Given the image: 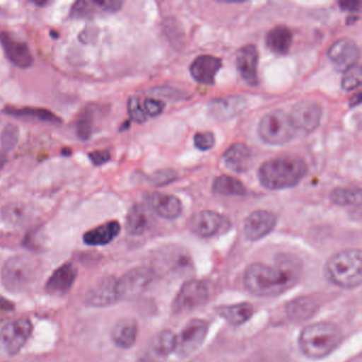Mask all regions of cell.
<instances>
[{"mask_svg": "<svg viewBox=\"0 0 362 362\" xmlns=\"http://www.w3.org/2000/svg\"><path fill=\"white\" fill-rule=\"evenodd\" d=\"M360 103H361V94H357L351 99L349 105H351V107H357V105H360Z\"/></svg>", "mask_w": 362, "mask_h": 362, "instance_id": "cell-47", "label": "cell"}, {"mask_svg": "<svg viewBox=\"0 0 362 362\" xmlns=\"http://www.w3.org/2000/svg\"><path fill=\"white\" fill-rule=\"evenodd\" d=\"M209 289L203 281L190 279L182 286L173 302L175 313H185L202 306L209 298Z\"/></svg>", "mask_w": 362, "mask_h": 362, "instance_id": "cell-11", "label": "cell"}, {"mask_svg": "<svg viewBox=\"0 0 362 362\" xmlns=\"http://www.w3.org/2000/svg\"><path fill=\"white\" fill-rule=\"evenodd\" d=\"M120 233L118 221H109L103 226H97L84 234L83 240L88 245H105L114 240Z\"/></svg>", "mask_w": 362, "mask_h": 362, "instance_id": "cell-26", "label": "cell"}, {"mask_svg": "<svg viewBox=\"0 0 362 362\" xmlns=\"http://www.w3.org/2000/svg\"><path fill=\"white\" fill-rule=\"evenodd\" d=\"M247 103L241 96H228L216 98L207 105L209 114L218 122H226L240 115L247 109Z\"/></svg>", "mask_w": 362, "mask_h": 362, "instance_id": "cell-16", "label": "cell"}, {"mask_svg": "<svg viewBox=\"0 0 362 362\" xmlns=\"http://www.w3.org/2000/svg\"><path fill=\"white\" fill-rule=\"evenodd\" d=\"M0 44L3 46L6 56L12 64L22 69L33 66V56L31 54L30 48L24 41H21L11 33L1 31L0 33Z\"/></svg>", "mask_w": 362, "mask_h": 362, "instance_id": "cell-14", "label": "cell"}, {"mask_svg": "<svg viewBox=\"0 0 362 362\" xmlns=\"http://www.w3.org/2000/svg\"><path fill=\"white\" fill-rule=\"evenodd\" d=\"M8 163V154L6 152L0 151V170L5 168Z\"/></svg>", "mask_w": 362, "mask_h": 362, "instance_id": "cell-46", "label": "cell"}, {"mask_svg": "<svg viewBox=\"0 0 362 362\" xmlns=\"http://www.w3.org/2000/svg\"><path fill=\"white\" fill-rule=\"evenodd\" d=\"M117 279L114 277L103 279L86 294V302L93 307H105L120 300L116 288Z\"/></svg>", "mask_w": 362, "mask_h": 362, "instance_id": "cell-20", "label": "cell"}, {"mask_svg": "<svg viewBox=\"0 0 362 362\" xmlns=\"http://www.w3.org/2000/svg\"><path fill=\"white\" fill-rule=\"evenodd\" d=\"M40 274L41 264L26 256H18L8 260L1 272L4 285L16 293L30 289L39 279Z\"/></svg>", "mask_w": 362, "mask_h": 362, "instance_id": "cell-5", "label": "cell"}, {"mask_svg": "<svg viewBox=\"0 0 362 362\" xmlns=\"http://www.w3.org/2000/svg\"><path fill=\"white\" fill-rule=\"evenodd\" d=\"M194 143L200 151H209L215 146L216 139L211 132H201L194 135Z\"/></svg>", "mask_w": 362, "mask_h": 362, "instance_id": "cell-39", "label": "cell"}, {"mask_svg": "<svg viewBox=\"0 0 362 362\" xmlns=\"http://www.w3.org/2000/svg\"><path fill=\"white\" fill-rule=\"evenodd\" d=\"M94 111L86 107L81 114L77 122V135L81 141H88L92 136L94 129Z\"/></svg>", "mask_w": 362, "mask_h": 362, "instance_id": "cell-35", "label": "cell"}, {"mask_svg": "<svg viewBox=\"0 0 362 362\" xmlns=\"http://www.w3.org/2000/svg\"><path fill=\"white\" fill-rule=\"evenodd\" d=\"M300 264L296 258L279 256L273 266L255 262L243 276L245 288L258 296H275L294 286L300 279Z\"/></svg>", "mask_w": 362, "mask_h": 362, "instance_id": "cell-1", "label": "cell"}, {"mask_svg": "<svg viewBox=\"0 0 362 362\" xmlns=\"http://www.w3.org/2000/svg\"><path fill=\"white\" fill-rule=\"evenodd\" d=\"M325 275L330 283L339 287H358L362 281L361 251L346 250L334 254L326 262Z\"/></svg>", "mask_w": 362, "mask_h": 362, "instance_id": "cell-4", "label": "cell"}, {"mask_svg": "<svg viewBox=\"0 0 362 362\" xmlns=\"http://www.w3.org/2000/svg\"><path fill=\"white\" fill-rule=\"evenodd\" d=\"M218 315L234 326L247 323L253 315V307L249 303H239L234 305H223L218 307Z\"/></svg>", "mask_w": 362, "mask_h": 362, "instance_id": "cell-28", "label": "cell"}, {"mask_svg": "<svg viewBox=\"0 0 362 362\" xmlns=\"http://www.w3.org/2000/svg\"><path fill=\"white\" fill-rule=\"evenodd\" d=\"M177 334L171 330H164L156 334L151 343V349L160 357H167L175 351Z\"/></svg>", "mask_w": 362, "mask_h": 362, "instance_id": "cell-32", "label": "cell"}, {"mask_svg": "<svg viewBox=\"0 0 362 362\" xmlns=\"http://www.w3.org/2000/svg\"><path fill=\"white\" fill-rule=\"evenodd\" d=\"M77 275L78 270L75 264H71V262L63 264L60 268L57 269L54 274L48 279L47 284H46V290L52 296H65L69 293V290L75 284Z\"/></svg>", "mask_w": 362, "mask_h": 362, "instance_id": "cell-19", "label": "cell"}, {"mask_svg": "<svg viewBox=\"0 0 362 362\" xmlns=\"http://www.w3.org/2000/svg\"><path fill=\"white\" fill-rule=\"evenodd\" d=\"M33 323L28 319H18L8 323L0 332V343L8 355L20 353L33 332Z\"/></svg>", "mask_w": 362, "mask_h": 362, "instance_id": "cell-8", "label": "cell"}, {"mask_svg": "<svg viewBox=\"0 0 362 362\" xmlns=\"http://www.w3.org/2000/svg\"><path fill=\"white\" fill-rule=\"evenodd\" d=\"M230 223L224 216L213 211H202L194 214L188 220V228L201 238H211L226 232Z\"/></svg>", "mask_w": 362, "mask_h": 362, "instance_id": "cell-7", "label": "cell"}, {"mask_svg": "<svg viewBox=\"0 0 362 362\" xmlns=\"http://www.w3.org/2000/svg\"><path fill=\"white\" fill-rule=\"evenodd\" d=\"M20 128L16 124H7L0 135V143H1L3 151L7 153L16 149L20 141Z\"/></svg>", "mask_w": 362, "mask_h": 362, "instance_id": "cell-36", "label": "cell"}, {"mask_svg": "<svg viewBox=\"0 0 362 362\" xmlns=\"http://www.w3.org/2000/svg\"><path fill=\"white\" fill-rule=\"evenodd\" d=\"M307 171L308 167L302 158L281 156L264 163L258 170V179L267 189H287L298 185Z\"/></svg>", "mask_w": 362, "mask_h": 362, "instance_id": "cell-2", "label": "cell"}, {"mask_svg": "<svg viewBox=\"0 0 362 362\" xmlns=\"http://www.w3.org/2000/svg\"><path fill=\"white\" fill-rule=\"evenodd\" d=\"M361 69L356 65V66L351 67V69L345 71L344 77L342 78V81H341V86H342V90L351 92V90L359 88L361 86Z\"/></svg>", "mask_w": 362, "mask_h": 362, "instance_id": "cell-37", "label": "cell"}, {"mask_svg": "<svg viewBox=\"0 0 362 362\" xmlns=\"http://www.w3.org/2000/svg\"><path fill=\"white\" fill-rule=\"evenodd\" d=\"M317 311V304L309 298H300L287 305V315L291 321H306Z\"/></svg>", "mask_w": 362, "mask_h": 362, "instance_id": "cell-29", "label": "cell"}, {"mask_svg": "<svg viewBox=\"0 0 362 362\" xmlns=\"http://www.w3.org/2000/svg\"><path fill=\"white\" fill-rule=\"evenodd\" d=\"M258 59L259 54L257 48L252 44L243 46L237 52L236 67L247 86H256L259 82L257 74Z\"/></svg>", "mask_w": 362, "mask_h": 362, "instance_id": "cell-17", "label": "cell"}, {"mask_svg": "<svg viewBox=\"0 0 362 362\" xmlns=\"http://www.w3.org/2000/svg\"><path fill=\"white\" fill-rule=\"evenodd\" d=\"M4 113L8 115L16 116V117H33L41 120V122H52V124H60L62 122L60 117L52 113L47 109L42 107H20L16 109L13 107H8L4 110Z\"/></svg>", "mask_w": 362, "mask_h": 362, "instance_id": "cell-30", "label": "cell"}, {"mask_svg": "<svg viewBox=\"0 0 362 362\" xmlns=\"http://www.w3.org/2000/svg\"><path fill=\"white\" fill-rule=\"evenodd\" d=\"M177 175L175 171L167 169V170H160L156 173L153 177V182L156 185L164 186L173 183V181L177 180Z\"/></svg>", "mask_w": 362, "mask_h": 362, "instance_id": "cell-41", "label": "cell"}, {"mask_svg": "<svg viewBox=\"0 0 362 362\" xmlns=\"http://www.w3.org/2000/svg\"><path fill=\"white\" fill-rule=\"evenodd\" d=\"M139 332L137 322L132 317L120 320L114 326L112 339L117 346L129 349L134 345Z\"/></svg>", "mask_w": 362, "mask_h": 362, "instance_id": "cell-25", "label": "cell"}, {"mask_svg": "<svg viewBox=\"0 0 362 362\" xmlns=\"http://www.w3.org/2000/svg\"><path fill=\"white\" fill-rule=\"evenodd\" d=\"M88 158L95 166H103L111 160L112 156L107 150H96L88 154Z\"/></svg>", "mask_w": 362, "mask_h": 362, "instance_id": "cell-42", "label": "cell"}, {"mask_svg": "<svg viewBox=\"0 0 362 362\" xmlns=\"http://www.w3.org/2000/svg\"><path fill=\"white\" fill-rule=\"evenodd\" d=\"M152 224V216L149 209L143 204H134L127 217L126 228L129 234L141 236L145 234Z\"/></svg>", "mask_w": 362, "mask_h": 362, "instance_id": "cell-24", "label": "cell"}, {"mask_svg": "<svg viewBox=\"0 0 362 362\" xmlns=\"http://www.w3.org/2000/svg\"><path fill=\"white\" fill-rule=\"evenodd\" d=\"M276 216L269 211H255L247 216L243 226L245 238L257 241L270 234L276 226Z\"/></svg>", "mask_w": 362, "mask_h": 362, "instance_id": "cell-15", "label": "cell"}, {"mask_svg": "<svg viewBox=\"0 0 362 362\" xmlns=\"http://www.w3.org/2000/svg\"><path fill=\"white\" fill-rule=\"evenodd\" d=\"M128 113L131 119L137 124H144L147 120V115L144 112L139 99L132 96L128 100Z\"/></svg>", "mask_w": 362, "mask_h": 362, "instance_id": "cell-38", "label": "cell"}, {"mask_svg": "<svg viewBox=\"0 0 362 362\" xmlns=\"http://www.w3.org/2000/svg\"><path fill=\"white\" fill-rule=\"evenodd\" d=\"M223 163L233 173H247L252 166L251 150L245 144H234L224 152Z\"/></svg>", "mask_w": 362, "mask_h": 362, "instance_id": "cell-22", "label": "cell"}, {"mask_svg": "<svg viewBox=\"0 0 362 362\" xmlns=\"http://www.w3.org/2000/svg\"><path fill=\"white\" fill-rule=\"evenodd\" d=\"M1 215L7 223L11 226H22L28 220L30 213L27 205L22 203H11L4 207Z\"/></svg>", "mask_w": 362, "mask_h": 362, "instance_id": "cell-34", "label": "cell"}, {"mask_svg": "<svg viewBox=\"0 0 362 362\" xmlns=\"http://www.w3.org/2000/svg\"><path fill=\"white\" fill-rule=\"evenodd\" d=\"M150 206L160 217L167 220L177 219L181 216L183 206L179 198L173 194L154 192L150 198Z\"/></svg>", "mask_w": 362, "mask_h": 362, "instance_id": "cell-23", "label": "cell"}, {"mask_svg": "<svg viewBox=\"0 0 362 362\" xmlns=\"http://www.w3.org/2000/svg\"><path fill=\"white\" fill-rule=\"evenodd\" d=\"M330 201L340 206L360 204L361 190L359 188H336L330 192Z\"/></svg>", "mask_w": 362, "mask_h": 362, "instance_id": "cell-33", "label": "cell"}, {"mask_svg": "<svg viewBox=\"0 0 362 362\" xmlns=\"http://www.w3.org/2000/svg\"><path fill=\"white\" fill-rule=\"evenodd\" d=\"M293 42V35L288 27L276 26L269 31L266 37L267 47L274 54H288Z\"/></svg>", "mask_w": 362, "mask_h": 362, "instance_id": "cell-27", "label": "cell"}, {"mask_svg": "<svg viewBox=\"0 0 362 362\" xmlns=\"http://www.w3.org/2000/svg\"><path fill=\"white\" fill-rule=\"evenodd\" d=\"M13 305H12L9 300H7L6 298L0 296V309H3V310L12 311L13 310Z\"/></svg>", "mask_w": 362, "mask_h": 362, "instance_id": "cell-45", "label": "cell"}, {"mask_svg": "<svg viewBox=\"0 0 362 362\" xmlns=\"http://www.w3.org/2000/svg\"><path fill=\"white\" fill-rule=\"evenodd\" d=\"M296 130L309 134L317 130L322 117V109L317 103L302 101L294 105L289 115Z\"/></svg>", "mask_w": 362, "mask_h": 362, "instance_id": "cell-13", "label": "cell"}, {"mask_svg": "<svg viewBox=\"0 0 362 362\" xmlns=\"http://www.w3.org/2000/svg\"><path fill=\"white\" fill-rule=\"evenodd\" d=\"M296 131L289 115L277 110L264 115L258 126L260 139L272 146L289 143L296 135Z\"/></svg>", "mask_w": 362, "mask_h": 362, "instance_id": "cell-6", "label": "cell"}, {"mask_svg": "<svg viewBox=\"0 0 362 362\" xmlns=\"http://www.w3.org/2000/svg\"><path fill=\"white\" fill-rule=\"evenodd\" d=\"M342 341L340 328L330 322H315L300 332V351L311 359H322L332 353Z\"/></svg>", "mask_w": 362, "mask_h": 362, "instance_id": "cell-3", "label": "cell"}, {"mask_svg": "<svg viewBox=\"0 0 362 362\" xmlns=\"http://www.w3.org/2000/svg\"><path fill=\"white\" fill-rule=\"evenodd\" d=\"M222 67L219 58L213 56H200L190 65V74L197 82L206 86L215 83L216 76Z\"/></svg>", "mask_w": 362, "mask_h": 362, "instance_id": "cell-21", "label": "cell"}, {"mask_svg": "<svg viewBox=\"0 0 362 362\" xmlns=\"http://www.w3.org/2000/svg\"><path fill=\"white\" fill-rule=\"evenodd\" d=\"M339 6L341 9L347 10V11L359 12L361 8V4L359 1H343V3H339Z\"/></svg>", "mask_w": 362, "mask_h": 362, "instance_id": "cell-44", "label": "cell"}, {"mask_svg": "<svg viewBox=\"0 0 362 362\" xmlns=\"http://www.w3.org/2000/svg\"><path fill=\"white\" fill-rule=\"evenodd\" d=\"M152 279H153V272L151 269L147 267L132 269L117 279L116 288H117L118 296L120 300L135 298L147 289Z\"/></svg>", "mask_w": 362, "mask_h": 362, "instance_id": "cell-10", "label": "cell"}, {"mask_svg": "<svg viewBox=\"0 0 362 362\" xmlns=\"http://www.w3.org/2000/svg\"><path fill=\"white\" fill-rule=\"evenodd\" d=\"M164 109L165 103L162 101L153 98H148L144 101V112H145L146 115L150 116V117H156V116L160 115Z\"/></svg>", "mask_w": 362, "mask_h": 362, "instance_id": "cell-40", "label": "cell"}, {"mask_svg": "<svg viewBox=\"0 0 362 362\" xmlns=\"http://www.w3.org/2000/svg\"><path fill=\"white\" fill-rule=\"evenodd\" d=\"M214 192L221 196H245V185L239 180L230 175H220L213 184Z\"/></svg>", "mask_w": 362, "mask_h": 362, "instance_id": "cell-31", "label": "cell"}, {"mask_svg": "<svg viewBox=\"0 0 362 362\" xmlns=\"http://www.w3.org/2000/svg\"><path fill=\"white\" fill-rule=\"evenodd\" d=\"M141 362H149V361H141Z\"/></svg>", "mask_w": 362, "mask_h": 362, "instance_id": "cell-48", "label": "cell"}, {"mask_svg": "<svg viewBox=\"0 0 362 362\" xmlns=\"http://www.w3.org/2000/svg\"><path fill=\"white\" fill-rule=\"evenodd\" d=\"M207 332L209 326L203 320L194 319L188 322L177 336L175 353L181 357L192 355L204 342Z\"/></svg>", "mask_w": 362, "mask_h": 362, "instance_id": "cell-9", "label": "cell"}, {"mask_svg": "<svg viewBox=\"0 0 362 362\" xmlns=\"http://www.w3.org/2000/svg\"><path fill=\"white\" fill-rule=\"evenodd\" d=\"M95 35H98V33L95 31V28H86V30L82 31L81 35H80V41L83 42L84 44L94 41Z\"/></svg>", "mask_w": 362, "mask_h": 362, "instance_id": "cell-43", "label": "cell"}, {"mask_svg": "<svg viewBox=\"0 0 362 362\" xmlns=\"http://www.w3.org/2000/svg\"><path fill=\"white\" fill-rule=\"evenodd\" d=\"M327 56L337 71L345 73L357 64L359 48L353 40L340 39L330 46Z\"/></svg>", "mask_w": 362, "mask_h": 362, "instance_id": "cell-12", "label": "cell"}, {"mask_svg": "<svg viewBox=\"0 0 362 362\" xmlns=\"http://www.w3.org/2000/svg\"><path fill=\"white\" fill-rule=\"evenodd\" d=\"M124 3L120 0H103V1H77L71 10L74 18H86L97 14H113L122 10Z\"/></svg>", "mask_w": 362, "mask_h": 362, "instance_id": "cell-18", "label": "cell"}]
</instances>
